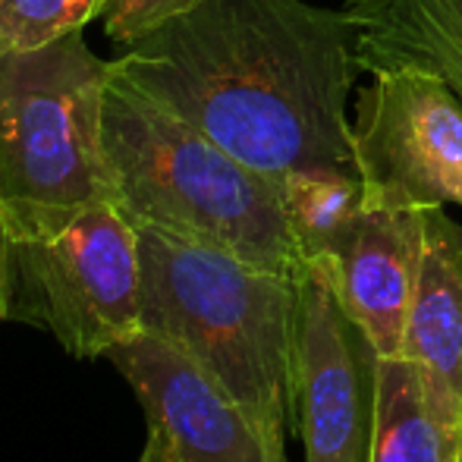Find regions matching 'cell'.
<instances>
[{"label":"cell","instance_id":"5","mask_svg":"<svg viewBox=\"0 0 462 462\" xmlns=\"http://www.w3.org/2000/svg\"><path fill=\"white\" fill-rule=\"evenodd\" d=\"M107 82L110 63L95 57L82 29L0 54V201H114L104 152Z\"/></svg>","mask_w":462,"mask_h":462},{"label":"cell","instance_id":"14","mask_svg":"<svg viewBox=\"0 0 462 462\" xmlns=\"http://www.w3.org/2000/svg\"><path fill=\"white\" fill-rule=\"evenodd\" d=\"M107 0H0V54L25 51L79 32Z\"/></svg>","mask_w":462,"mask_h":462},{"label":"cell","instance_id":"6","mask_svg":"<svg viewBox=\"0 0 462 462\" xmlns=\"http://www.w3.org/2000/svg\"><path fill=\"white\" fill-rule=\"evenodd\" d=\"M362 208L462 205V97L421 69L377 73L349 123Z\"/></svg>","mask_w":462,"mask_h":462},{"label":"cell","instance_id":"12","mask_svg":"<svg viewBox=\"0 0 462 462\" xmlns=\"http://www.w3.org/2000/svg\"><path fill=\"white\" fill-rule=\"evenodd\" d=\"M368 462H462V425L425 393L409 359H381Z\"/></svg>","mask_w":462,"mask_h":462},{"label":"cell","instance_id":"2","mask_svg":"<svg viewBox=\"0 0 462 462\" xmlns=\"http://www.w3.org/2000/svg\"><path fill=\"white\" fill-rule=\"evenodd\" d=\"M139 230V324L201 365L280 444L292 419L296 277L217 245Z\"/></svg>","mask_w":462,"mask_h":462},{"label":"cell","instance_id":"4","mask_svg":"<svg viewBox=\"0 0 462 462\" xmlns=\"http://www.w3.org/2000/svg\"><path fill=\"white\" fill-rule=\"evenodd\" d=\"M139 280V230L114 201H0V321L97 359L142 330Z\"/></svg>","mask_w":462,"mask_h":462},{"label":"cell","instance_id":"8","mask_svg":"<svg viewBox=\"0 0 462 462\" xmlns=\"http://www.w3.org/2000/svg\"><path fill=\"white\" fill-rule=\"evenodd\" d=\"M104 359L126 377L183 462H286L283 444L171 343L139 330Z\"/></svg>","mask_w":462,"mask_h":462},{"label":"cell","instance_id":"9","mask_svg":"<svg viewBox=\"0 0 462 462\" xmlns=\"http://www.w3.org/2000/svg\"><path fill=\"white\" fill-rule=\"evenodd\" d=\"M425 243V211L362 208L324 258L346 315L381 359H400Z\"/></svg>","mask_w":462,"mask_h":462},{"label":"cell","instance_id":"13","mask_svg":"<svg viewBox=\"0 0 462 462\" xmlns=\"http://www.w3.org/2000/svg\"><path fill=\"white\" fill-rule=\"evenodd\" d=\"M277 192L305 262L324 255L328 245L362 211L359 177L353 171H340V167L296 171L280 180Z\"/></svg>","mask_w":462,"mask_h":462},{"label":"cell","instance_id":"15","mask_svg":"<svg viewBox=\"0 0 462 462\" xmlns=\"http://www.w3.org/2000/svg\"><path fill=\"white\" fill-rule=\"evenodd\" d=\"M195 4H201V0H107L101 13L104 35L116 48H129L148 32L164 25L167 19L192 10Z\"/></svg>","mask_w":462,"mask_h":462},{"label":"cell","instance_id":"3","mask_svg":"<svg viewBox=\"0 0 462 462\" xmlns=\"http://www.w3.org/2000/svg\"><path fill=\"white\" fill-rule=\"evenodd\" d=\"M104 152L114 201L135 226L217 245L286 277L305 268L274 180L135 92L114 69L104 92Z\"/></svg>","mask_w":462,"mask_h":462},{"label":"cell","instance_id":"11","mask_svg":"<svg viewBox=\"0 0 462 462\" xmlns=\"http://www.w3.org/2000/svg\"><path fill=\"white\" fill-rule=\"evenodd\" d=\"M362 73L421 69L462 97V0H346Z\"/></svg>","mask_w":462,"mask_h":462},{"label":"cell","instance_id":"10","mask_svg":"<svg viewBox=\"0 0 462 462\" xmlns=\"http://www.w3.org/2000/svg\"><path fill=\"white\" fill-rule=\"evenodd\" d=\"M402 359L419 368L434 406L462 425V224L444 208L425 211L421 268Z\"/></svg>","mask_w":462,"mask_h":462},{"label":"cell","instance_id":"1","mask_svg":"<svg viewBox=\"0 0 462 462\" xmlns=\"http://www.w3.org/2000/svg\"><path fill=\"white\" fill-rule=\"evenodd\" d=\"M110 69L274 183L311 167L356 173L346 104L362 69L343 10L201 0Z\"/></svg>","mask_w":462,"mask_h":462},{"label":"cell","instance_id":"16","mask_svg":"<svg viewBox=\"0 0 462 462\" xmlns=\"http://www.w3.org/2000/svg\"><path fill=\"white\" fill-rule=\"evenodd\" d=\"M139 462H183L173 447V440L167 438V431L154 421H148V440H145V450H142Z\"/></svg>","mask_w":462,"mask_h":462},{"label":"cell","instance_id":"7","mask_svg":"<svg viewBox=\"0 0 462 462\" xmlns=\"http://www.w3.org/2000/svg\"><path fill=\"white\" fill-rule=\"evenodd\" d=\"M381 356L346 315L324 258L296 277L292 419L305 462H368Z\"/></svg>","mask_w":462,"mask_h":462}]
</instances>
